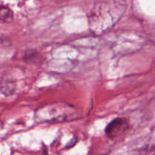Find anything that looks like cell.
I'll return each mask as SVG.
<instances>
[{
    "label": "cell",
    "instance_id": "6da1fadb",
    "mask_svg": "<svg viewBox=\"0 0 155 155\" xmlns=\"http://www.w3.org/2000/svg\"><path fill=\"white\" fill-rule=\"evenodd\" d=\"M130 124L126 118L117 117L107 124L105 135L109 139H114L124 134L129 129Z\"/></svg>",
    "mask_w": 155,
    "mask_h": 155
},
{
    "label": "cell",
    "instance_id": "7a4b0ae2",
    "mask_svg": "<svg viewBox=\"0 0 155 155\" xmlns=\"http://www.w3.org/2000/svg\"><path fill=\"white\" fill-rule=\"evenodd\" d=\"M14 20L13 11L8 7L0 5V21L10 23Z\"/></svg>",
    "mask_w": 155,
    "mask_h": 155
},
{
    "label": "cell",
    "instance_id": "3957f363",
    "mask_svg": "<svg viewBox=\"0 0 155 155\" xmlns=\"http://www.w3.org/2000/svg\"><path fill=\"white\" fill-rule=\"evenodd\" d=\"M0 89L5 95H12L15 90V85L13 82L5 80L1 83Z\"/></svg>",
    "mask_w": 155,
    "mask_h": 155
},
{
    "label": "cell",
    "instance_id": "277c9868",
    "mask_svg": "<svg viewBox=\"0 0 155 155\" xmlns=\"http://www.w3.org/2000/svg\"><path fill=\"white\" fill-rule=\"evenodd\" d=\"M69 145H68V146H67V148H71V147L72 146H74V145H75L76 143H77V139H73V140H71V142H69Z\"/></svg>",
    "mask_w": 155,
    "mask_h": 155
}]
</instances>
